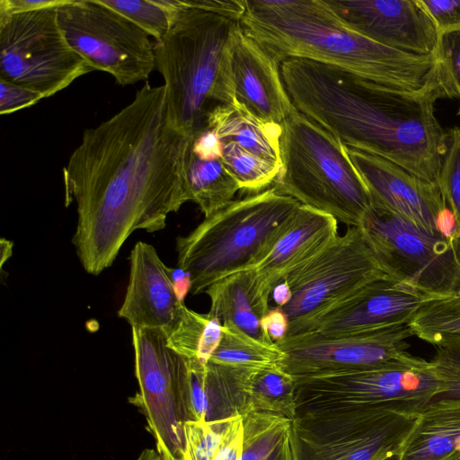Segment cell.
I'll list each match as a JSON object with an SVG mask.
<instances>
[{"label": "cell", "instance_id": "cell-44", "mask_svg": "<svg viewBox=\"0 0 460 460\" xmlns=\"http://www.w3.org/2000/svg\"><path fill=\"white\" fill-rule=\"evenodd\" d=\"M12 246H13V243L11 242L6 241L4 238L1 240V252H1V255H2L1 256V266L11 256Z\"/></svg>", "mask_w": 460, "mask_h": 460}, {"label": "cell", "instance_id": "cell-42", "mask_svg": "<svg viewBox=\"0 0 460 460\" xmlns=\"http://www.w3.org/2000/svg\"><path fill=\"white\" fill-rule=\"evenodd\" d=\"M266 460H294L290 430Z\"/></svg>", "mask_w": 460, "mask_h": 460}, {"label": "cell", "instance_id": "cell-11", "mask_svg": "<svg viewBox=\"0 0 460 460\" xmlns=\"http://www.w3.org/2000/svg\"><path fill=\"white\" fill-rule=\"evenodd\" d=\"M386 275L361 229L349 226L284 279L292 292L289 303L281 308L288 320L287 337L301 334L317 317Z\"/></svg>", "mask_w": 460, "mask_h": 460}, {"label": "cell", "instance_id": "cell-2", "mask_svg": "<svg viewBox=\"0 0 460 460\" xmlns=\"http://www.w3.org/2000/svg\"><path fill=\"white\" fill-rule=\"evenodd\" d=\"M295 108L345 146L438 181L447 134L435 116L436 94H413L342 68L303 58L280 63Z\"/></svg>", "mask_w": 460, "mask_h": 460}, {"label": "cell", "instance_id": "cell-33", "mask_svg": "<svg viewBox=\"0 0 460 460\" xmlns=\"http://www.w3.org/2000/svg\"><path fill=\"white\" fill-rule=\"evenodd\" d=\"M231 420L185 423L186 460H212Z\"/></svg>", "mask_w": 460, "mask_h": 460}, {"label": "cell", "instance_id": "cell-21", "mask_svg": "<svg viewBox=\"0 0 460 460\" xmlns=\"http://www.w3.org/2000/svg\"><path fill=\"white\" fill-rule=\"evenodd\" d=\"M460 456V399L433 398L420 411L396 460Z\"/></svg>", "mask_w": 460, "mask_h": 460}, {"label": "cell", "instance_id": "cell-35", "mask_svg": "<svg viewBox=\"0 0 460 460\" xmlns=\"http://www.w3.org/2000/svg\"><path fill=\"white\" fill-rule=\"evenodd\" d=\"M438 55L447 83L460 99V31L441 37ZM457 113L460 115V106Z\"/></svg>", "mask_w": 460, "mask_h": 460}, {"label": "cell", "instance_id": "cell-30", "mask_svg": "<svg viewBox=\"0 0 460 460\" xmlns=\"http://www.w3.org/2000/svg\"><path fill=\"white\" fill-rule=\"evenodd\" d=\"M243 420L241 460H266L289 432L292 420L276 414L250 412Z\"/></svg>", "mask_w": 460, "mask_h": 460}, {"label": "cell", "instance_id": "cell-4", "mask_svg": "<svg viewBox=\"0 0 460 460\" xmlns=\"http://www.w3.org/2000/svg\"><path fill=\"white\" fill-rule=\"evenodd\" d=\"M154 44L155 68L166 90L170 122L191 135L218 105L234 103L230 46L238 21L186 5Z\"/></svg>", "mask_w": 460, "mask_h": 460}, {"label": "cell", "instance_id": "cell-6", "mask_svg": "<svg viewBox=\"0 0 460 460\" xmlns=\"http://www.w3.org/2000/svg\"><path fill=\"white\" fill-rule=\"evenodd\" d=\"M280 125L281 167L273 187L301 205L359 227L372 200L346 146L297 110Z\"/></svg>", "mask_w": 460, "mask_h": 460}, {"label": "cell", "instance_id": "cell-39", "mask_svg": "<svg viewBox=\"0 0 460 460\" xmlns=\"http://www.w3.org/2000/svg\"><path fill=\"white\" fill-rule=\"evenodd\" d=\"M261 327L264 333L277 343L287 337L288 320L281 308L273 307L261 319Z\"/></svg>", "mask_w": 460, "mask_h": 460}, {"label": "cell", "instance_id": "cell-38", "mask_svg": "<svg viewBox=\"0 0 460 460\" xmlns=\"http://www.w3.org/2000/svg\"><path fill=\"white\" fill-rule=\"evenodd\" d=\"M243 434L242 417L232 419L225 430L221 444L212 460H241Z\"/></svg>", "mask_w": 460, "mask_h": 460}, {"label": "cell", "instance_id": "cell-10", "mask_svg": "<svg viewBox=\"0 0 460 460\" xmlns=\"http://www.w3.org/2000/svg\"><path fill=\"white\" fill-rule=\"evenodd\" d=\"M58 8L0 13V79L47 98L93 70L66 40Z\"/></svg>", "mask_w": 460, "mask_h": 460}, {"label": "cell", "instance_id": "cell-43", "mask_svg": "<svg viewBox=\"0 0 460 460\" xmlns=\"http://www.w3.org/2000/svg\"><path fill=\"white\" fill-rule=\"evenodd\" d=\"M272 297L275 303V307L282 308L287 305L292 296V292L289 285L285 281L279 283L272 291Z\"/></svg>", "mask_w": 460, "mask_h": 460}, {"label": "cell", "instance_id": "cell-7", "mask_svg": "<svg viewBox=\"0 0 460 460\" xmlns=\"http://www.w3.org/2000/svg\"><path fill=\"white\" fill-rule=\"evenodd\" d=\"M420 413L386 406L298 412L290 429L294 460L395 458Z\"/></svg>", "mask_w": 460, "mask_h": 460}, {"label": "cell", "instance_id": "cell-26", "mask_svg": "<svg viewBox=\"0 0 460 460\" xmlns=\"http://www.w3.org/2000/svg\"><path fill=\"white\" fill-rule=\"evenodd\" d=\"M285 352L276 344L260 341L231 322L222 323L220 342L208 361L242 368H263L279 365Z\"/></svg>", "mask_w": 460, "mask_h": 460}, {"label": "cell", "instance_id": "cell-8", "mask_svg": "<svg viewBox=\"0 0 460 460\" xmlns=\"http://www.w3.org/2000/svg\"><path fill=\"white\" fill-rule=\"evenodd\" d=\"M296 380V413L368 406L420 413L439 392L431 363L409 353L373 367Z\"/></svg>", "mask_w": 460, "mask_h": 460}, {"label": "cell", "instance_id": "cell-1", "mask_svg": "<svg viewBox=\"0 0 460 460\" xmlns=\"http://www.w3.org/2000/svg\"><path fill=\"white\" fill-rule=\"evenodd\" d=\"M190 136L169 120L164 85L146 83L109 119L84 130L63 168L66 205L76 206L72 243L97 276L136 230H162L188 200Z\"/></svg>", "mask_w": 460, "mask_h": 460}, {"label": "cell", "instance_id": "cell-36", "mask_svg": "<svg viewBox=\"0 0 460 460\" xmlns=\"http://www.w3.org/2000/svg\"><path fill=\"white\" fill-rule=\"evenodd\" d=\"M434 21L440 38L460 31V0H418Z\"/></svg>", "mask_w": 460, "mask_h": 460}, {"label": "cell", "instance_id": "cell-19", "mask_svg": "<svg viewBox=\"0 0 460 460\" xmlns=\"http://www.w3.org/2000/svg\"><path fill=\"white\" fill-rule=\"evenodd\" d=\"M338 235V221L333 217L300 205L291 225L269 255L252 269L261 319L270 309L273 288L322 252Z\"/></svg>", "mask_w": 460, "mask_h": 460}, {"label": "cell", "instance_id": "cell-27", "mask_svg": "<svg viewBox=\"0 0 460 460\" xmlns=\"http://www.w3.org/2000/svg\"><path fill=\"white\" fill-rule=\"evenodd\" d=\"M165 334L168 345L180 355L206 364L220 342L222 323L209 312L197 313L185 305Z\"/></svg>", "mask_w": 460, "mask_h": 460}, {"label": "cell", "instance_id": "cell-31", "mask_svg": "<svg viewBox=\"0 0 460 460\" xmlns=\"http://www.w3.org/2000/svg\"><path fill=\"white\" fill-rule=\"evenodd\" d=\"M222 162L240 190L260 192L275 181L281 165L250 153L234 144L222 143Z\"/></svg>", "mask_w": 460, "mask_h": 460}, {"label": "cell", "instance_id": "cell-12", "mask_svg": "<svg viewBox=\"0 0 460 460\" xmlns=\"http://www.w3.org/2000/svg\"><path fill=\"white\" fill-rule=\"evenodd\" d=\"M139 390L129 400L145 415L163 460H186L184 388L188 358L167 343L162 329L131 328Z\"/></svg>", "mask_w": 460, "mask_h": 460}, {"label": "cell", "instance_id": "cell-45", "mask_svg": "<svg viewBox=\"0 0 460 460\" xmlns=\"http://www.w3.org/2000/svg\"><path fill=\"white\" fill-rule=\"evenodd\" d=\"M136 460H163L156 450L144 449Z\"/></svg>", "mask_w": 460, "mask_h": 460}, {"label": "cell", "instance_id": "cell-46", "mask_svg": "<svg viewBox=\"0 0 460 460\" xmlns=\"http://www.w3.org/2000/svg\"><path fill=\"white\" fill-rule=\"evenodd\" d=\"M454 299L456 301H457L458 303H460V289H459L457 295L454 297Z\"/></svg>", "mask_w": 460, "mask_h": 460}, {"label": "cell", "instance_id": "cell-15", "mask_svg": "<svg viewBox=\"0 0 460 460\" xmlns=\"http://www.w3.org/2000/svg\"><path fill=\"white\" fill-rule=\"evenodd\" d=\"M347 28L381 45L416 55H438L440 36L418 0H323Z\"/></svg>", "mask_w": 460, "mask_h": 460}, {"label": "cell", "instance_id": "cell-16", "mask_svg": "<svg viewBox=\"0 0 460 460\" xmlns=\"http://www.w3.org/2000/svg\"><path fill=\"white\" fill-rule=\"evenodd\" d=\"M432 300L386 275L363 286L296 336L338 338L409 323Z\"/></svg>", "mask_w": 460, "mask_h": 460}, {"label": "cell", "instance_id": "cell-41", "mask_svg": "<svg viewBox=\"0 0 460 460\" xmlns=\"http://www.w3.org/2000/svg\"><path fill=\"white\" fill-rule=\"evenodd\" d=\"M172 279L178 298L183 302L186 295L190 292L191 279L190 274L177 267L172 269Z\"/></svg>", "mask_w": 460, "mask_h": 460}, {"label": "cell", "instance_id": "cell-14", "mask_svg": "<svg viewBox=\"0 0 460 460\" xmlns=\"http://www.w3.org/2000/svg\"><path fill=\"white\" fill-rule=\"evenodd\" d=\"M412 336L405 323L338 338L287 337L276 343L285 352L279 366L296 379L373 367L407 354Z\"/></svg>", "mask_w": 460, "mask_h": 460}, {"label": "cell", "instance_id": "cell-22", "mask_svg": "<svg viewBox=\"0 0 460 460\" xmlns=\"http://www.w3.org/2000/svg\"><path fill=\"white\" fill-rule=\"evenodd\" d=\"M206 124L216 131L222 143L234 144L281 165L280 124L263 122L234 104L217 106Z\"/></svg>", "mask_w": 460, "mask_h": 460}, {"label": "cell", "instance_id": "cell-5", "mask_svg": "<svg viewBox=\"0 0 460 460\" xmlns=\"http://www.w3.org/2000/svg\"><path fill=\"white\" fill-rule=\"evenodd\" d=\"M300 205L269 187L233 200L178 236L177 267L190 274V293H204L217 280L257 266L286 233Z\"/></svg>", "mask_w": 460, "mask_h": 460}, {"label": "cell", "instance_id": "cell-28", "mask_svg": "<svg viewBox=\"0 0 460 460\" xmlns=\"http://www.w3.org/2000/svg\"><path fill=\"white\" fill-rule=\"evenodd\" d=\"M408 324L414 336L435 347L460 341V303L454 297L429 301Z\"/></svg>", "mask_w": 460, "mask_h": 460}, {"label": "cell", "instance_id": "cell-13", "mask_svg": "<svg viewBox=\"0 0 460 460\" xmlns=\"http://www.w3.org/2000/svg\"><path fill=\"white\" fill-rule=\"evenodd\" d=\"M60 28L93 70L125 86L148 79L155 68L149 35L100 0H67L57 9Z\"/></svg>", "mask_w": 460, "mask_h": 460}, {"label": "cell", "instance_id": "cell-29", "mask_svg": "<svg viewBox=\"0 0 460 460\" xmlns=\"http://www.w3.org/2000/svg\"><path fill=\"white\" fill-rule=\"evenodd\" d=\"M139 27L155 41L170 31L184 8L183 0H100Z\"/></svg>", "mask_w": 460, "mask_h": 460}, {"label": "cell", "instance_id": "cell-9", "mask_svg": "<svg viewBox=\"0 0 460 460\" xmlns=\"http://www.w3.org/2000/svg\"><path fill=\"white\" fill-rule=\"evenodd\" d=\"M361 229L383 270L434 300L460 289V238L432 236L402 217L372 205Z\"/></svg>", "mask_w": 460, "mask_h": 460}, {"label": "cell", "instance_id": "cell-24", "mask_svg": "<svg viewBox=\"0 0 460 460\" xmlns=\"http://www.w3.org/2000/svg\"><path fill=\"white\" fill-rule=\"evenodd\" d=\"M185 184L188 200L196 203L205 217L226 207L241 190L221 158L199 159L190 153L189 148Z\"/></svg>", "mask_w": 460, "mask_h": 460}, {"label": "cell", "instance_id": "cell-34", "mask_svg": "<svg viewBox=\"0 0 460 460\" xmlns=\"http://www.w3.org/2000/svg\"><path fill=\"white\" fill-rule=\"evenodd\" d=\"M429 362L439 381L434 398L460 399V341L437 346Z\"/></svg>", "mask_w": 460, "mask_h": 460}, {"label": "cell", "instance_id": "cell-48", "mask_svg": "<svg viewBox=\"0 0 460 460\" xmlns=\"http://www.w3.org/2000/svg\"><path fill=\"white\" fill-rule=\"evenodd\" d=\"M395 460H396V458H395Z\"/></svg>", "mask_w": 460, "mask_h": 460}, {"label": "cell", "instance_id": "cell-37", "mask_svg": "<svg viewBox=\"0 0 460 460\" xmlns=\"http://www.w3.org/2000/svg\"><path fill=\"white\" fill-rule=\"evenodd\" d=\"M44 97L27 87L0 79V114H11L31 107Z\"/></svg>", "mask_w": 460, "mask_h": 460}, {"label": "cell", "instance_id": "cell-25", "mask_svg": "<svg viewBox=\"0 0 460 460\" xmlns=\"http://www.w3.org/2000/svg\"><path fill=\"white\" fill-rule=\"evenodd\" d=\"M296 378L279 365L252 369L246 388L245 414L266 412L293 420L296 415Z\"/></svg>", "mask_w": 460, "mask_h": 460}, {"label": "cell", "instance_id": "cell-20", "mask_svg": "<svg viewBox=\"0 0 460 460\" xmlns=\"http://www.w3.org/2000/svg\"><path fill=\"white\" fill-rule=\"evenodd\" d=\"M129 265V281L118 316L131 328L168 332L185 306L176 295L172 269L163 262L153 245L141 241L130 252Z\"/></svg>", "mask_w": 460, "mask_h": 460}, {"label": "cell", "instance_id": "cell-40", "mask_svg": "<svg viewBox=\"0 0 460 460\" xmlns=\"http://www.w3.org/2000/svg\"><path fill=\"white\" fill-rule=\"evenodd\" d=\"M67 0H1L0 13H25L48 8H57Z\"/></svg>", "mask_w": 460, "mask_h": 460}, {"label": "cell", "instance_id": "cell-3", "mask_svg": "<svg viewBox=\"0 0 460 460\" xmlns=\"http://www.w3.org/2000/svg\"><path fill=\"white\" fill-rule=\"evenodd\" d=\"M239 22L279 63L308 59L402 92L453 98L438 54L373 41L344 26L323 0H244Z\"/></svg>", "mask_w": 460, "mask_h": 460}, {"label": "cell", "instance_id": "cell-47", "mask_svg": "<svg viewBox=\"0 0 460 460\" xmlns=\"http://www.w3.org/2000/svg\"><path fill=\"white\" fill-rule=\"evenodd\" d=\"M449 460H460V456H456V457H454V458H451V459H449Z\"/></svg>", "mask_w": 460, "mask_h": 460}, {"label": "cell", "instance_id": "cell-23", "mask_svg": "<svg viewBox=\"0 0 460 460\" xmlns=\"http://www.w3.org/2000/svg\"><path fill=\"white\" fill-rule=\"evenodd\" d=\"M210 299L209 313L221 323L231 322L247 334L273 342L261 327L253 282V270L247 269L223 278L204 292Z\"/></svg>", "mask_w": 460, "mask_h": 460}, {"label": "cell", "instance_id": "cell-17", "mask_svg": "<svg viewBox=\"0 0 460 460\" xmlns=\"http://www.w3.org/2000/svg\"><path fill=\"white\" fill-rule=\"evenodd\" d=\"M346 151L369 191L372 205L402 217L429 235L439 236L438 220L447 206L436 182L377 155L348 146Z\"/></svg>", "mask_w": 460, "mask_h": 460}, {"label": "cell", "instance_id": "cell-18", "mask_svg": "<svg viewBox=\"0 0 460 460\" xmlns=\"http://www.w3.org/2000/svg\"><path fill=\"white\" fill-rule=\"evenodd\" d=\"M234 105L254 118L281 124L296 109L284 84L280 63L236 25L230 46Z\"/></svg>", "mask_w": 460, "mask_h": 460}, {"label": "cell", "instance_id": "cell-32", "mask_svg": "<svg viewBox=\"0 0 460 460\" xmlns=\"http://www.w3.org/2000/svg\"><path fill=\"white\" fill-rule=\"evenodd\" d=\"M447 134V151L437 184L460 231V128H453Z\"/></svg>", "mask_w": 460, "mask_h": 460}]
</instances>
